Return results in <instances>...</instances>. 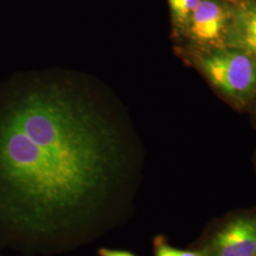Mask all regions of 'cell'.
<instances>
[{"label":"cell","instance_id":"1","mask_svg":"<svg viewBox=\"0 0 256 256\" xmlns=\"http://www.w3.org/2000/svg\"><path fill=\"white\" fill-rule=\"evenodd\" d=\"M46 155L122 205L126 153L118 134L82 98L60 86L30 90L5 113Z\"/></svg>","mask_w":256,"mask_h":256},{"label":"cell","instance_id":"2","mask_svg":"<svg viewBox=\"0 0 256 256\" xmlns=\"http://www.w3.org/2000/svg\"><path fill=\"white\" fill-rule=\"evenodd\" d=\"M196 248L204 256H256V210H232L214 220Z\"/></svg>","mask_w":256,"mask_h":256},{"label":"cell","instance_id":"3","mask_svg":"<svg viewBox=\"0 0 256 256\" xmlns=\"http://www.w3.org/2000/svg\"><path fill=\"white\" fill-rule=\"evenodd\" d=\"M200 64L212 84L236 101H246L256 92V58L228 48L200 58Z\"/></svg>","mask_w":256,"mask_h":256},{"label":"cell","instance_id":"4","mask_svg":"<svg viewBox=\"0 0 256 256\" xmlns=\"http://www.w3.org/2000/svg\"><path fill=\"white\" fill-rule=\"evenodd\" d=\"M230 10L218 0H200L187 25L191 36L206 44L221 41L226 34Z\"/></svg>","mask_w":256,"mask_h":256},{"label":"cell","instance_id":"5","mask_svg":"<svg viewBox=\"0 0 256 256\" xmlns=\"http://www.w3.org/2000/svg\"><path fill=\"white\" fill-rule=\"evenodd\" d=\"M225 43L230 48L256 58V0H247L230 10Z\"/></svg>","mask_w":256,"mask_h":256},{"label":"cell","instance_id":"6","mask_svg":"<svg viewBox=\"0 0 256 256\" xmlns=\"http://www.w3.org/2000/svg\"><path fill=\"white\" fill-rule=\"evenodd\" d=\"M200 0H168L172 18L178 28H187L194 10Z\"/></svg>","mask_w":256,"mask_h":256},{"label":"cell","instance_id":"7","mask_svg":"<svg viewBox=\"0 0 256 256\" xmlns=\"http://www.w3.org/2000/svg\"><path fill=\"white\" fill-rule=\"evenodd\" d=\"M155 256H204L200 248L182 250L171 246L164 236H156L154 239Z\"/></svg>","mask_w":256,"mask_h":256},{"label":"cell","instance_id":"8","mask_svg":"<svg viewBox=\"0 0 256 256\" xmlns=\"http://www.w3.org/2000/svg\"><path fill=\"white\" fill-rule=\"evenodd\" d=\"M99 256H136L126 250H111L106 248H101L98 250Z\"/></svg>","mask_w":256,"mask_h":256}]
</instances>
